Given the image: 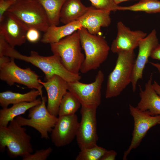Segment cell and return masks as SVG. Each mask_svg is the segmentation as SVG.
<instances>
[{
  "label": "cell",
  "instance_id": "1",
  "mask_svg": "<svg viewBox=\"0 0 160 160\" xmlns=\"http://www.w3.org/2000/svg\"><path fill=\"white\" fill-rule=\"evenodd\" d=\"M1 55L7 56L31 64L43 71L46 81L55 75L60 76L68 82L79 81L81 78L79 73H73L67 70L59 56L54 55L43 56L34 51H32L29 56L24 55L11 47L3 38L0 39V56Z\"/></svg>",
  "mask_w": 160,
  "mask_h": 160
},
{
  "label": "cell",
  "instance_id": "2",
  "mask_svg": "<svg viewBox=\"0 0 160 160\" xmlns=\"http://www.w3.org/2000/svg\"><path fill=\"white\" fill-rule=\"evenodd\" d=\"M77 31L85 55L80 71L85 73L97 69L106 60L110 47L105 38L100 34H91L82 27Z\"/></svg>",
  "mask_w": 160,
  "mask_h": 160
},
{
  "label": "cell",
  "instance_id": "3",
  "mask_svg": "<svg viewBox=\"0 0 160 160\" xmlns=\"http://www.w3.org/2000/svg\"><path fill=\"white\" fill-rule=\"evenodd\" d=\"M26 129L20 125L15 118L6 127L0 126V150L4 152L7 148L11 158L22 157L33 151L31 137Z\"/></svg>",
  "mask_w": 160,
  "mask_h": 160
},
{
  "label": "cell",
  "instance_id": "4",
  "mask_svg": "<svg viewBox=\"0 0 160 160\" xmlns=\"http://www.w3.org/2000/svg\"><path fill=\"white\" fill-rule=\"evenodd\" d=\"M117 54L115 66L108 77L105 93L106 98L119 96L131 82L136 59L134 50L123 51Z\"/></svg>",
  "mask_w": 160,
  "mask_h": 160
},
{
  "label": "cell",
  "instance_id": "5",
  "mask_svg": "<svg viewBox=\"0 0 160 160\" xmlns=\"http://www.w3.org/2000/svg\"><path fill=\"white\" fill-rule=\"evenodd\" d=\"M53 55L59 56L62 64L71 72L79 73L85 56L77 31L58 42L50 44Z\"/></svg>",
  "mask_w": 160,
  "mask_h": 160
},
{
  "label": "cell",
  "instance_id": "6",
  "mask_svg": "<svg viewBox=\"0 0 160 160\" xmlns=\"http://www.w3.org/2000/svg\"><path fill=\"white\" fill-rule=\"evenodd\" d=\"M7 11L14 15L28 27L45 32L50 25L42 6L36 0H18Z\"/></svg>",
  "mask_w": 160,
  "mask_h": 160
},
{
  "label": "cell",
  "instance_id": "7",
  "mask_svg": "<svg viewBox=\"0 0 160 160\" xmlns=\"http://www.w3.org/2000/svg\"><path fill=\"white\" fill-rule=\"evenodd\" d=\"M41 99L40 104L29 110L28 119L20 116L15 118L20 125L33 128L40 133L41 138L47 139L49 138L48 133L51 132L58 118L48 111L46 104V97L43 96Z\"/></svg>",
  "mask_w": 160,
  "mask_h": 160
},
{
  "label": "cell",
  "instance_id": "8",
  "mask_svg": "<svg viewBox=\"0 0 160 160\" xmlns=\"http://www.w3.org/2000/svg\"><path fill=\"white\" fill-rule=\"evenodd\" d=\"M10 58L9 61L0 65V79L10 86L18 83L37 90L42 97L43 86L39 82L38 75L29 68L24 69L20 67L15 63V59Z\"/></svg>",
  "mask_w": 160,
  "mask_h": 160
},
{
  "label": "cell",
  "instance_id": "9",
  "mask_svg": "<svg viewBox=\"0 0 160 160\" xmlns=\"http://www.w3.org/2000/svg\"><path fill=\"white\" fill-rule=\"evenodd\" d=\"M97 107L81 105V119L79 122L76 140L80 150L97 145L96 111Z\"/></svg>",
  "mask_w": 160,
  "mask_h": 160
},
{
  "label": "cell",
  "instance_id": "10",
  "mask_svg": "<svg viewBox=\"0 0 160 160\" xmlns=\"http://www.w3.org/2000/svg\"><path fill=\"white\" fill-rule=\"evenodd\" d=\"M104 76L103 72L99 70L95 81L91 83L79 81L68 82V91L78 100L81 105L98 107L101 102V89Z\"/></svg>",
  "mask_w": 160,
  "mask_h": 160
},
{
  "label": "cell",
  "instance_id": "11",
  "mask_svg": "<svg viewBox=\"0 0 160 160\" xmlns=\"http://www.w3.org/2000/svg\"><path fill=\"white\" fill-rule=\"evenodd\" d=\"M130 113L133 119L134 126L131 143L124 152L123 159L126 160L132 150L137 148L148 131L156 125L160 124V115L152 116L129 104Z\"/></svg>",
  "mask_w": 160,
  "mask_h": 160
},
{
  "label": "cell",
  "instance_id": "12",
  "mask_svg": "<svg viewBox=\"0 0 160 160\" xmlns=\"http://www.w3.org/2000/svg\"><path fill=\"white\" fill-rule=\"evenodd\" d=\"M159 44L157 32L153 29L145 37L139 41L137 56L134 64L132 75L131 84L133 92H135L138 81L143 79V73L148 59Z\"/></svg>",
  "mask_w": 160,
  "mask_h": 160
},
{
  "label": "cell",
  "instance_id": "13",
  "mask_svg": "<svg viewBox=\"0 0 160 160\" xmlns=\"http://www.w3.org/2000/svg\"><path fill=\"white\" fill-rule=\"evenodd\" d=\"M28 29L18 18L7 11L0 21V35L12 47L25 42Z\"/></svg>",
  "mask_w": 160,
  "mask_h": 160
},
{
  "label": "cell",
  "instance_id": "14",
  "mask_svg": "<svg viewBox=\"0 0 160 160\" xmlns=\"http://www.w3.org/2000/svg\"><path fill=\"white\" fill-rule=\"evenodd\" d=\"M79 123L75 114L58 116L50 135L54 145L61 147L71 143L76 137Z\"/></svg>",
  "mask_w": 160,
  "mask_h": 160
},
{
  "label": "cell",
  "instance_id": "15",
  "mask_svg": "<svg viewBox=\"0 0 160 160\" xmlns=\"http://www.w3.org/2000/svg\"><path fill=\"white\" fill-rule=\"evenodd\" d=\"M117 35L112 42L110 50L114 53L123 51L134 50L139 41L147 36L141 30H131L121 21L117 24Z\"/></svg>",
  "mask_w": 160,
  "mask_h": 160
},
{
  "label": "cell",
  "instance_id": "16",
  "mask_svg": "<svg viewBox=\"0 0 160 160\" xmlns=\"http://www.w3.org/2000/svg\"><path fill=\"white\" fill-rule=\"evenodd\" d=\"M39 81L47 91L48 111L51 114L57 116L61 100L68 91V82L57 75L45 82L40 79Z\"/></svg>",
  "mask_w": 160,
  "mask_h": 160
},
{
  "label": "cell",
  "instance_id": "17",
  "mask_svg": "<svg viewBox=\"0 0 160 160\" xmlns=\"http://www.w3.org/2000/svg\"><path fill=\"white\" fill-rule=\"evenodd\" d=\"M91 8L78 20L82 27L94 35H99L101 28L107 27L111 23V11Z\"/></svg>",
  "mask_w": 160,
  "mask_h": 160
},
{
  "label": "cell",
  "instance_id": "18",
  "mask_svg": "<svg viewBox=\"0 0 160 160\" xmlns=\"http://www.w3.org/2000/svg\"><path fill=\"white\" fill-rule=\"evenodd\" d=\"M152 80V73L144 90L139 86L140 100L136 107L152 116L160 115V96L154 89Z\"/></svg>",
  "mask_w": 160,
  "mask_h": 160
},
{
  "label": "cell",
  "instance_id": "19",
  "mask_svg": "<svg viewBox=\"0 0 160 160\" xmlns=\"http://www.w3.org/2000/svg\"><path fill=\"white\" fill-rule=\"evenodd\" d=\"M81 27L78 20L60 26L50 25L44 33L41 41L43 43L50 44L57 43Z\"/></svg>",
  "mask_w": 160,
  "mask_h": 160
},
{
  "label": "cell",
  "instance_id": "20",
  "mask_svg": "<svg viewBox=\"0 0 160 160\" xmlns=\"http://www.w3.org/2000/svg\"><path fill=\"white\" fill-rule=\"evenodd\" d=\"M86 7L81 0H66L63 5L60 15V22L64 24L78 20L91 8Z\"/></svg>",
  "mask_w": 160,
  "mask_h": 160
},
{
  "label": "cell",
  "instance_id": "21",
  "mask_svg": "<svg viewBox=\"0 0 160 160\" xmlns=\"http://www.w3.org/2000/svg\"><path fill=\"white\" fill-rule=\"evenodd\" d=\"M41 99L37 98L31 102H24L13 105L9 108L0 110V126L6 127L10 121L19 116L24 114L31 108L40 104Z\"/></svg>",
  "mask_w": 160,
  "mask_h": 160
},
{
  "label": "cell",
  "instance_id": "22",
  "mask_svg": "<svg viewBox=\"0 0 160 160\" xmlns=\"http://www.w3.org/2000/svg\"><path fill=\"white\" fill-rule=\"evenodd\" d=\"M39 95L40 92L35 89L24 94L9 91L3 92L0 93V105L2 108H7L10 104L33 101Z\"/></svg>",
  "mask_w": 160,
  "mask_h": 160
},
{
  "label": "cell",
  "instance_id": "23",
  "mask_svg": "<svg viewBox=\"0 0 160 160\" xmlns=\"http://www.w3.org/2000/svg\"><path fill=\"white\" fill-rule=\"evenodd\" d=\"M43 7L50 25H58L61 9L66 0H36Z\"/></svg>",
  "mask_w": 160,
  "mask_h": 160
},
{
  "label": "cell",
  "instance_id": "24",
  "mask_svg": "<svg viewBox=\"0 0 160 160\" xmlns=\"http://www.w3.org/2000/svg\"><path fill=\"white\" fill-rule=\"evenodd\" d=\"M81 106V104L78 100L68 91L61 100L58 116H61L75 114Z\"/></svg>",
  "mask_w": 160,
  "mask_h": 160
},
{
  "label": "cell",
  "instance_id": "25",
  "mask_svg": "<svg viewBox=\"0 0 160 160\" xmlns=\"http://www.w3.org/2000/svg\"><path fill=\"white\" fill-rule=\"evenodd\" d=\"M119 11H142L148 13L160 12L159 0H140L138 3L127 6H119Z\"/></svg>",
  "mask_w": 160,
  "mask_h": 160
},
{
  "label": "cell",
  "instance_id": "26",
  "mask_svg": "<svg viewBox=\"0 0 160 160\" xmlns=\"http://www.w3.org/2000/svg\"><path fill=\"white\" fill-rule=\"evenodd\" d=\"M107 151L105 148L96 145L80 150L76 160H100Z\"/></svg>",
  "mask_w": 160,
  "mask_h": 160
},
{
  "label": "cell",
  "instance_id": "27",
  "mask_svg": "<svg viewBox=\"0 0 160 160\" xmlns=\"http://www.w3.org/2000/svg\"><path fill=\"white\" fill-rule=\"evenodd\" d=\"M91 5L96 9L109 11H116L118 10L119 6L116 4L114 0H89Z\"/></svg>",
  "mask_w": 160,
  "mask_h": 160
},
{
  "label": "cell",
  "instance_id": "28",
  "mask_svg": "<svg viewBox=\"0 0 160 160\" xmlns=\"http://www.w3.org/2000/svg\"><path fill=\"white\" fill-rule=\"evenodd\" d=\"M51 147L37 150L33 154L29 153L22 157L23 160H46L52 151Z\"/></svg>",
  "mask_w": 160,
  "mask_h": 160
},
{
  "label": "cell",
  "instance_id": "29",
  "mask_svg": "<svg viewBox=\"0 0 160 160\" xmlns=\"http://www.w3.org/2000/svg\"><path fill=\"white\" fill-rule=\"evenodd\" d=\"M39 31L34 28H30L28 30L26 34V39L29 42L34 43L38 41L40 37Z\"/></svg>",
  "mask_w": 160,
  "mask_h": 160
},
{
  "label": "cell",
  "instance_id": "30",
  "mask_svg": "<svg viewBox=\"0 0 160 160\" xmlns=\"http://www.w3.org/2000/svg\"><path fill=\"white\" fill-rule=\"evenodd\" d=\"M16 1V0H0V21L5 13Z\"/></svg>",
  "mask_w": 160,
  "mask_h": 160
},
{
  "label": "cell",
  "instance_id": "31",
  "mask_svg": "<svg viewBox=\"0 0 160 160\" xmlns=\"http://www.w3.org/2000/svg\"><path fill=\"white\" fill-rule=\"evenodd\" d=\"M117 155V153L114 151L107 150L100 160H114Z\"/></svg>",
  "mask_w": 160,
  "mask_h": 160
},
{
  "label": "cell",
  "instance_id": "32",
  "mask_svg": "<svg viewBox=\"0 0 160 160\" xmlns=\"http://www.w3.org/2000/svg\"><path fill=\"white\" fill-rule=\"evenodd\" d=\"M150 57L160 60V44H159L152 52Z\"/></svg>",
  "mask_w": 160,
  "mask_h": 160
},
{
  "label": "cell",
  "instance_id": "33",
  "mask_svg": "<svg viewBox=\"0 0 160 160\" xmlns=\"http://www.w3.org/2000/svg\"><path fill=\"white\" fill-rule=\"evenodd\" d=\"M152 85L156 92L160 96V85L156 81L154 82Z\"/></svg>",
  "mask_w": 160,
  "mask_h": 160
},
{
  "label": "cell",
  "instance_id": "34",
  "mask_svg": "<svg viewBox=\"0 0 160 160\" xmlns=\"http://www.w3.org/2000/svg\"><path fill=\"white\" fill-rule=\"evenodd\" d=\"M150 63L153 66L157 69L160 74V64L158 63H154L150 62Z\"/></svg>",
  "mask_w": 160,
  "mask_h": 160
},
{
  "label": "cell",
  "instance_id": "35",
  "mask_svg": "<svg viewBox=\"0 0 160 160\" xmlns=\"http://www.w3.org/2000/svg\"><path fill=\"white\" fill-rule=\"evenodd\" d=\"M130 0H114L115 2V3L118 5L119 4L124 2L126 1H130Z\"/></svg>",
  "mask_w": 160,
  "mask_h": 160
},
{
  "label": "cell",
  "instance_id": "36",
  "mask_svg": "<svg viewBox=\"0 0 160 160\" xmlns=\"http://www.w3.org/2000/svg\"><path fill=\"white\" fill-rule=\"evenodd\" d=\"M16 0L17 1V0Z\"/></svg>",
  "mask_w": 160,
  "mask_h": 160
},
{
  "label": "cell",
  "instance_id": "37",
  "mask_svg": "<svg viewBox=\"0 0 160 160\" xmlns=\"http://www.w3.org/2000/svg\"></svg>",
  "mask_w": 160,
  "mask_h": 160
}]
</instances>
